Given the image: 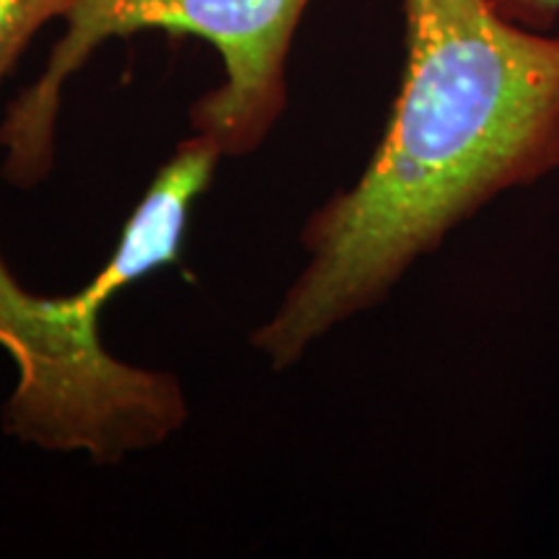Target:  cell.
I'll return each mask as SVG.
<instances>
[{
	"mask_svg": "<svg viewBox=\"0 0 559 559\" xmlns=\"http://www.w3.org/2000/svg\"><path fill=\"white\" fill-rule=\"evenodd\" d=\"M221 158L205 135L181 140L132 207L109 260L73 296L29 293L0 254V347L16 366L3 404L11 438L111 466L185 428L190 404L177 376L117 360L99 324L111 298L181 260L192 205Z\"/></svg>",
	"mask_w": 559,
	"mask_h": 559,
	"instance_id": "7a4b0ae2",
	"label": "cell"
},
{
	"mask_svg": "<svg viewBox=\"0 0 559 559\" xmlns=\"http://www.w3.org/2000/svg\"><path fill=\"white\" fill-rule=\"evenodd\" d=\"M70 0H0V83L16 68L29 41L52 19H62Z\"/></svg>",
	"mask_w": 559,
	"mask_h": 559,
	"instance_id": "277c9868",
	"label": "cell"
},
{
	"mask_svg": "<svg viewBox=\"0 0 559 559\" xmlns=\"http://www.w3.org/2000/svg\"><path fill=\"white\" fill-rule=\"evenodd\" d=\"M502 19L531 32H555L559 0H487Z\"/></svg>",
	"mask_w": 559,
	"mask_h": 559,
	"instance_id": "5b68a950",
	"label": "cell"
},
{
	"mask_svg": "<svg viewBox=\"0 0 559 559\" xmlns=\"http://www.w3.org/2000/svg\"><path fill=\"white\" fill-rule=\"evenodd\" d=\"M311 0H70L66 32L32 86L0 120V174L19 190L50 177L58 151L62 88L104 41L140 32L190 34L223 60L226 79L190 109L192 132L223 158L251 156L288 107L293 37Z\"/></svg>",
	"mask_w": 559,
	"mask_h": 559,
	"instance_id": "3957f363",
	"label": "cell"
},
{
	"mask_svg": "<svg viewBox=\"0 0 559 559\" xmlns=\"http://www.w3.org/2000/svg\"><path fill=\"white\" fill-rule=\"evenodd\" d=\"M402 86L379 148L306 221L309 262L251 334L275 370L376 309L489 202L559 171V32L523 29L487 0H402Z\"/></svg>",
	"mask_w": 559,
	"mask_h": 559,
	"instance_id": "6da1fadb",
	"label": "cell"
}]
</instances>
